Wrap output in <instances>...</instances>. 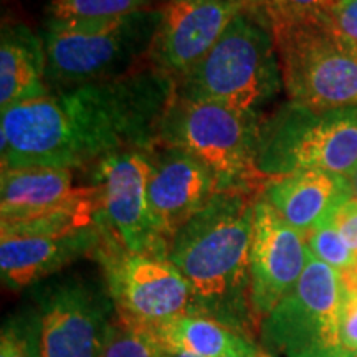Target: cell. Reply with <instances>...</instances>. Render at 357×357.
Masks as SVG:
<instances>
[{
	"instance_id": "cell-1",
	"label": "cell",
	"mask_w": 357,
	"mask_h": 357,
	"mask_svg": "<svg viewBox=\"0 0 357 357\" xmlns=\"http://www.w3.org/2000/svg\"><path fill=\"white\" fill-rule=\"evenodd\" d=\"M176 79L153 65L124 77L52 89L2 111V169H83L126 151H154Z\"/></svg>"
},
{
	"instance_id": "cell-2",
	"label": "cell",
	"mask_w": 357,
	"mask_h": 357,
	"mask_svg": "<svg viewBox=\"0 0 357 357\" xmlns=\"http://www.w3.org/2000/svg\"><path fill=\"white\" fill-rule=\"evenodd\" d=\"M260 190L229 189L174 235L167 260L190 288L194 311L250 337L260 328L250 301V247Z\"/></svg>"
},
{
	"instance_id": "cell-3",
	"label": "cell",
	"mask_w": 357,
	"mask_h": 357,
	"mask_svg": "<svg viewBox=\"0 0 357 357\" xmlns=\"http://www.w3.org/2000/svg\"><path fill=\"white\" fill-rule=\"evenodd\" d=\"M283 88L273 33L265 19L242 10L189 73L176 82V93L208 101L253 118Z\"/></svg>"
},
{
	"instance_id": "cell-4",
	"label": "cell",
	"mask_w": 357,
	"mask_h": 357,
	"mask_svg": "<svg viewBox=\"0 0 357 357\" xmlns=\"http://www.w3.org/2000/svg\"><path fill=\"white\" fill-rule=\"evenodd\" d=\"M160 10L98 22L47 20L42 35L45 73L50 89L124 77L149 56Z\"/></svg>"
},
{
	"instance_id": "cell-5",
	"label": "cell",
	"mask_w": 357,
	"mask_h": 357,
	"mask_svg": "<svg viewBox=\"0 0 357 357\" xmlns=\"http://www.w3.org/2000/svg\"><path fill=\"white\" fill-rule=\"evenodd\" d=\"M255 166L263 177L328 171L349 178L357 167V108L287 102L261 121Z\"/></svg>"
},
{
	"instance_id": "cell-6",
	"label": "cell",
	"mask_w": 357,
	"mask_h": 357,
	"mask_svg": "<svg viewBox=\"0 0 357 357\" xmlns=\"http://www.w3.org/2000/svg\"><path fill=\"white\" fill-rule=\"evenodd\" d=\"M289 101L311 109L357 108V53L328 17L266 22Z\"/></svg>"
},
{
	"instance_id": "cell-7",
	"label": "cell",
	"mask_w": 357,
	"mask_h": 357,
	"mask_svg": "<svg viewBox=\"0 0 357 357\" xmlns=\"http://www.w3.org/2000/svg\"><path fill=\"white\" fill-rule=\"evenodd\" d=\"M263 119L176 93L160 126V144L177 147L200 160L215 177L218 190L261 192L258 184L270 178L255 166Z\"/></svg>"
},
{
	"instance_id": "cell-8",
	"label": "cell",
	"mask_w": 357,
	"mask_h": 357,
	"mask_svg": "<svg viewBox=\"0 0 357 357\" xmlns=\"http://www.w3.org/2000/svg\"><path fill=\"white\" fill-rule=\"evenodd\" d=\"M344 300L337 271L310 252L296 287L261 319L260 347L270 357H354L341 337Z\"/></svg>"
},
{
	"instance_id": "cell-9",
	"label": "cell",
	"mask_w": 357,
	"mask_h": 357,
	"mask_svg": "<svg viewBox=\"0 0 357 357\" xmlns=\"http://www.w3.org/2000/svg\"><path fill=\"white\" fill-rule=\"evenodd\" d=\"M101 242L96 189L68 211L29 222L2 223L0 271L3 284L22 289L70 263L95 255Z\"/></svg>"
},
{
	"instance_id": "cell-10",
	"label": "cell",
	"mask_w": 357,
	"mask_h": 357,
	"mask_svg": "<svg viewBox=\"0 0 357 357\" xmlns=\"http://www.w3.org/2000/svg\"><path fill=\"white\" fill-rule=\"evenodd\" d=\"M105 273L116 318L154 329L194 310L190 288L181 271L155 253H134L101 229L95 255Z\"/></svg>"
},
{
	"instance_id": "cell-11",
	"label": "cell",
	"mask_w": 357,
	"mask_h": 357,
	"mask_svg": "<svg viewBox=\"0 0 357 357\" xmlns=\"http://www.w3.org/2000/svg\"><path fill=\"white\" fill-rule=\"evenodd\" d=\"M153 151H126L98 162L93 187L98 195V223L134 253L167 255L151 220L147 184Z\"/></svg>"
},
{
	"instance_id": "cell-12",
	"label": "cell",
	"mask_w": 357,
	"mask_h": 357,
	"mask_svg": "<svg viewBox=\"0 0 357 357\" xmlns=\"http://www.w3.org/2000/svg\"><path fill=\"white\" fill-rule=\"evenodd\" d=\"M114 310L105 293L71 280L38 294L42 357H102Z\"/></svg>"
},
{
	"instance_id": "cell-13",
	"label": "cell",
	"mask_w": 357,
	"mask_h": 357,
	"mask_svg": "<svg viewBox=\"0 0 357 357\" xmlns=\"http://www.w3.org/2000/svg\"><path fill=\"white\" fill-rule=\"evenodd\" d=\"M242 10L245 0H167L147 60L177 82L212 50Z\"/></svg>"
},
{
	"instance_id": "cell-14",
	"label": "cell",
	"mask_w": 357,
	"mask_h": 357,
	"mask_svg": "<svg viewBox=\"0 0 357 357\" xmlns=\"http://www.w3.org/2000/svg\"><path fill=\"white\" fill-rule=\"evenodd\" d=\"M310 250L306 238L258 197L250 247V301L258 323L288 296L305 271Z\"/></svg>"
},
{
	"instance_id": "cell-15",
	"label": "cell",
	"mask_w": 357,
	"mask_h": 357,
	"mask_svg": "<svg viewBox=\"0 0 357 357\" xmlns=\"http://www.w3.org/2000/svg\"><path fill=\"white\" fill-rule=\"evenodd\" d=\"M217 192L220 190L215 177L194 155L162 144L153 151L147 204L155 234L166 248Z\"/></svg>"
},
{
	"instance_id": "cell-16",
	"label": "cell",
	"mask_w": 357,
	"mask_h": 357,
	"mask_svg": "<svg viewBox=\"0 0 357 357\" xmlns=\"http://www.w3.org/2000/svg\"><path fill=\"white\" fill-rule=\"evenodd\" d=\"M260 197L306 238L331 220L337 208L352 199V192L349 178L344 176L328 171H300L270 177Z\"/></svg>"
},
{
	"instance_id": "cell-17",
	"label": "cell",
	"mask_w": 357,
	"mask_h": 357,
	"mask_svg": "<svg viewBox=\"0 0 357 357\" xmlns=\"http://www.w3.org/2000/svg\"><path fill=\"white\" fill-rule=\"evenodd\" d=\"M93 192L73 187L71 169L50 166H19L2 169L0 215L2 223L29 222L68 211Z\"/></svg>"
},
{
	"instance_id": "cell-18",
	"label": "cell",
	"mask_w": 357,
	"mask_h": 357,
	"mask_svg": "<svg viewBox=\"0 0 357 357\" xmlns=\"http://www.w3.org/2000/svg\"><path fill=\"white\" fill-rule=\"evenodd\" d=\"M52 91L45 73L42 37L24 24H3L0 38V108L6 111L20 102Z\"/></svg>"
},
{
	"instance_id": "cell-19",
	"label": "cell",
	"mask_w": 357,
	"mask_h": 357,
	"mask_svg": "<svg viewBox=\"0 0 357 357\" xmlns=\"http://www.w3.org/2000/svg\"><path fill=\"white\" fill-rule=\"evenodd\" d=\"M147 331L158 337L167 352L197 357H225L253 344L245 334L194 310Z\"/></svg>"
},
{
	"instance_id": "cell-20",
	"label": "cell",
	"mask_w": 357,
	"mask_h": 357,
	"mask_svg": "<svg viewBox=\"0 0 357 357\" xmlns=\"http://www.w3.org/2000/svg\"><path fill=\"white\" fill-rule=\"evenodd\" d=\"M147 0H52L48 20L98 22L111 20L144 10Z\"/></svg>"
},
{
	"instance_id": "cell-21",
	"label": "cell",
	"mask_w": 357,
	"mask_h": 357,
	"mask_svg": "<svg viewBox=\"0 0 357 357\" xmlns=\"http://www.w3.org/2000/svg\"><path fill=\"white\" fill-rule=\"evenodd\" d=\"M306 245L312 257L337 271L342 287L351 283L357 273V253L331 222L311 231L306 236Z\"/></svg>"
},
{
	"instance_id": "cell-22",
	"label": "cell",
	"mask_w": 357,
	"mask_h": 357,
	"mask_svg": "<svg viewBox=\"0 0 357 357\" xmlns=\"http://www.w3.org/2000/svg\"><path fill=\"white\" fill-rule=\"evenodd\" d=\"M102 357H171V352L153 333L124 323L119 318L111 321Z\"/></svg>"
},
{
	"instance_id": "cell-23",
	"label": "cell",
	"mask_w": 357,
	"mask_h": 357,
	"mask_svg": "<svg viewBox=\"0 0 357 357\" xmlns=\"http://www.w3.org/2000/svg\"><path fill=\"white\" fill-rule=\"evenodd\" d=\"M0 357H42L38 311L17 312L3 323Z\"/></svg>"
},
{
	"instance_id": "cell-24",
	"label": "cell",
	"mask_w": 357,
	"mask_h": 357,
	"mask_svg": "<svg viewBox=\"0 0 357 357\" xmlns=\"http://www.w3.org/2000/svg\"><path fill=\"white\" fill-rule=\"evenodd\" d=\"M342 0H255L245 10L255 13L265 22L278 19L329 17Z\"/></svg>"
},
{
	"instance_id": "cell-25",
	"label": "cell",
	"mask_w": 357,
	"mask_h": 357,
	"mask_svg": "<svg viewBox=\"0 0 357 357\" xmlns=\"http://www.w3.org/2000/svg\"><path fill=\"white\" fill-rule=\"evenodd\" d=\"M328 20L337 37L357 53V0H342Z\"/></svg>"
},
{
	"instance_id": "cell-26",
	"label": "cell",
	"mask_w": 357,
	"mask_h": 357,
	"mask_svg": "<svg viewBox=\"0 0 357 357\" xmlns=\"http://www.w3.org/2000/svg\"><path fill=\"white\" fill-rule=\"evenodd\" d=\"M342 344L351 356H357V293H346L341 321Z\"/></svg>"
},
{
	"instance_id": "cell-27",
	"label": "cell",
	"mask_w": 357,
	"mask_h": 357,
	"mask_svg": "<svg viewBox=\"0 0 357 357\" xmlns=\"http://www.w3.org/2000/svg\"><path fill=\"white\" fill-rule=\"evenodd\" d=\"M336 229L341 231L346 242L351 245V248L357 253V200L351 199L344 205L337 208L331 220Z\"/></svg>"
},
{
	"instance_id": "cell-28",
	"label": "cell",
	"mask_w": 357,
	"mask_h": 357,
	"mask_svg": "<svg viewBox=\"0 0 357 357\" xmlns=\"http://www.w3.org/2000/svg\"><path fill=\"white\" fill-rule=\"evenodd\" d=\"M225 357H270V356H268L266 352L261 349L260 344H255V342H253L252 346L245 347V349L238 351V352H234V354H229Z\"/></svg>"
},
{
	"instance_id": "cell-29",
	"label": "cell",
	"mask_w": 357,
	"mask_h": 357,
	"mask_svg": "<svg viewBox=\"0 0 357 357\" xmlns=\"http://www.w3.org/2000/svg\"><path fill=\"white\" fill-rule=\"evenodd\" d=\"M349 184H351V192H352V199L357 200V167L352 172V176L349 177Z\"/></svg>"
},
{
	"instance_id": "cell-30",
	"label": "cell",
	"mask_w": 357,
	"mask_h": 357,
	"mask_svg": "<svg viewBox=\"0 0 357 357\" xmlns=\"http://www.w3.org/2000/svg\"><path fill=\"white\" fill-rule=\"evenodd\" d=\"M171 357H197V356L187 354V352H171Z\"/></svg>"
},
{
	"instance_id": "cell-31",
	"label": "cell",
	"mask_w": 357,
	"mask_h": 357,
	"mask_svg": "<svg viewBox=\"0 0 357 357\" xmlns=\"http://www.w3.org/2000/svg\"><path fill=\"white\" fill-rule=\"evenodd\" d=\"M253 2H255V0H245V8H247V7H250V6H252V3Z\"/></svg>"
},
{
	"instance_id": "cell-32",
	"label": "cell",
	"mask_w": 357,
	"mask_h": 357,
	"mask_svg": "<svg viewBox=\"0 0 357 357\" xmlns=\"http://www.w3.org/2000/svg\"><path fill=\"white\" fill-rule=\"evenodd\" d=\"M356 357H357V356H356Z\"/></svg>"
}]
</instances>
